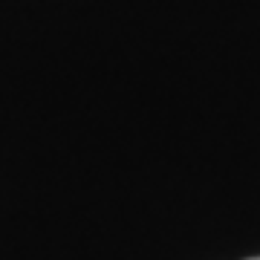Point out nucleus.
<instances>
[{"label": "nucleus", "instance_id": "1", "mask_svg": "<svg viewBox=\"0 0 260 260\" xmlns=\"http://www.w3.org/2000/svg\"><path fill=\"white\" fill-rule=\"evenodd\" d=\"M251 260H260V257H251Z\"/></svg>", "mask_w": 260, "mask_h": 260}]
</instances>
